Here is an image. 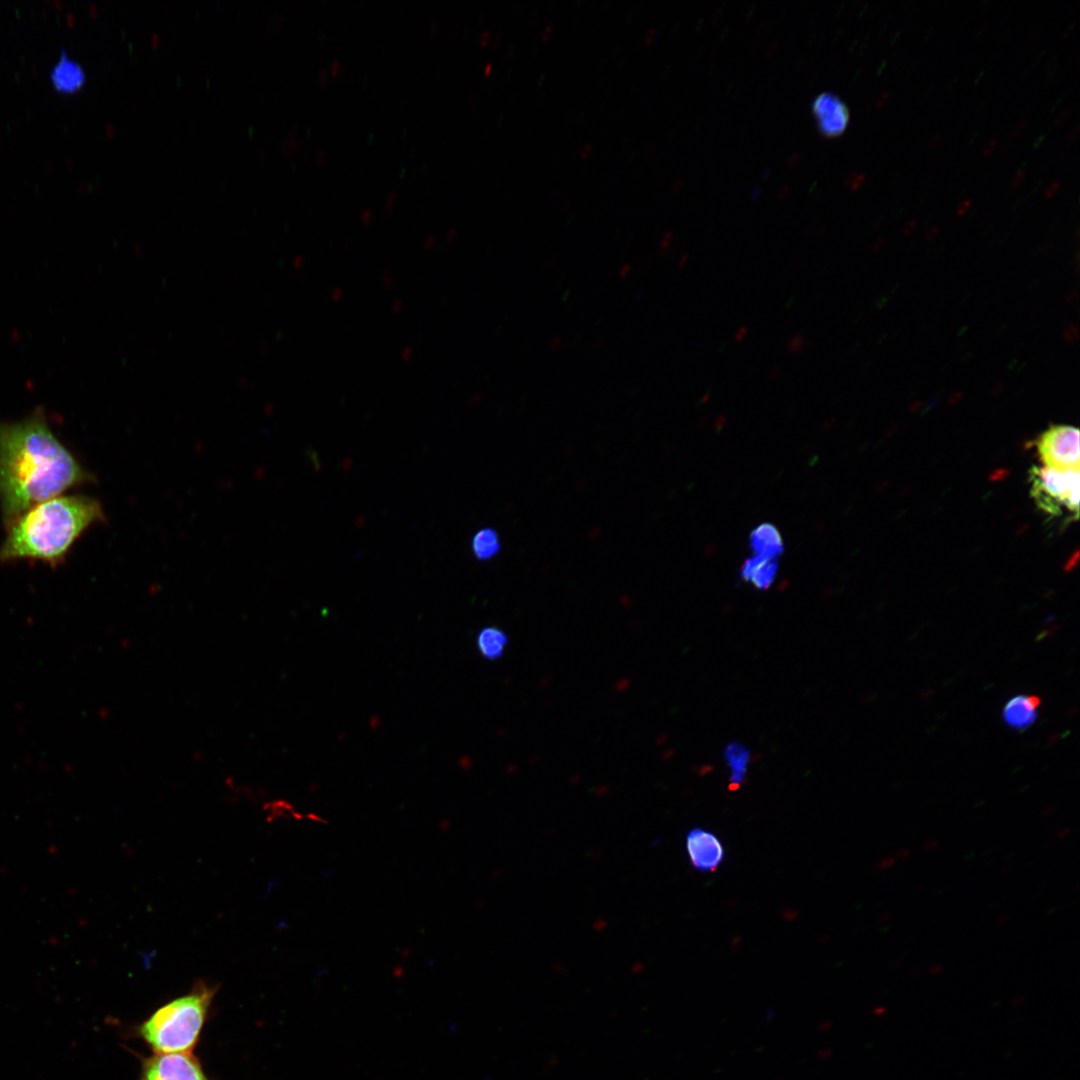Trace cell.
Wrapping results in <instances>:
<instances>
[{
    "label": "cell",
    "mask_w": 1080,
    "mask_h": 1080,
    "mask_svg": "<svg viewBox=\"0 0 1080 1080\" xmlns=\"http://www.w3.org/2000/svg\"><path fill=\"white\" fill-rule=\"evenodd\" d=\"M777 559H769L753 555L744 560L740 577L746 584H750L757 590H767L774 583L778 572Z\"/></svg>",
    "instance_id": "obj_10"
},
{
    "label": "cell",
    "mask_w": 1080,
    "mask_h": 1080,
    "mask_svg": "<svg viewBox=\"0 0 1080 1080\" xmlns=\"http://www.w3.org/2000/svg\"><path fill=\"white\" fill-rule=\"evenodd\" d=\"M501 550L497 531L491 527L479 529L471 539V551L479 561L493 559Z\"/></svg>",
    "instance_id": "obj_15"
},
{
    "label": "cell",
    "mask_w": 1080,
    "mask_h": 1080,
    "mask_svg": "<svg viewBox=\"0 0 1080 1080\" xmlns=\"http://www.w3.org/2000/svg\"><path fill=\"white\" fill-rule=\"evenodd\" d=\"M361 218H362V220H363L364 222H369V221H370V219L372 218V213H371V211H370V210H365V211H364V212L362 213V217H361Z\"/></svg>",
    "instance_id": "obj_19"
},
{
    "label": "cell",
    "mask_w": 1080,
    "mask_h": 1080,
    "mask_svg": "<svg viewBox=\"0 0 1080 1080\" xmlns=\"http://www.w3.org/2000/svg\"><path fill=\"white\" fill-rule=\"evenodd\" d=\"M723 758L728 768L730 785L736 789L746 780L751 762V751L746 745L734 741L725 746Z\"/></svg>",
    "instance_id": "obj_13"
},
{
    "label": "cell",
    "mask_w": 1080,
    "mask_h": 1080,
    "mask_svg": "<svg viewBox=\"0 0 1080 1080\" xmlns=\"http://www.w3.org/2000/svg\"><path fill=\"white\" fill-rule=\"evenodd\" d=\"M811 111L820 134L826 138L840 136L849 123V109L845 102L832 92H822L814 97Z\"/></svg>",
    "instance_id": "obj_8"
},
{
    "label": "cell",
    "mask_w": 1080,
    "mask_h": 1080,
    "mask_svg": "<svg viewBox=\"0 0 1080 1080\" xmlns=\"http://www.w3.org/2000/svg\"><path fill=\"white\" fill-rule=\"evenodd\" d=\"M808 342L802 336H794L790 339L787 349L791 353H799L806 350Z\"/></svg>",
    "instance_id": "obj_16"
},
{
    "label": "cell",
    "mask_w": 1080,
    "mask_h": 1080,
    "mask_svg": "<svg viewBox=\"0 0 1080 1080\" xmlns=\"http://www.w3.org/2000/svg\"><path fill=\"white\" fill-rule=\"evenodd\" d=\"M324 157H325V154H324V152L320 151V152H318V153H317V159H318V160H323V159H324Z\"/></svg>",
    "instance_id": "obj_22"
},
{
    "label": "cell",
    "mask_w": 1080,
    "mask_h": 1080,
    "mask_svg": "<svg viewBox=\"0 0 1080 1080\" xmlns=\"http://www.w3.org/2000/svg\"><path fill=\"white\" fill-rule=\"evenodd\" d=\"M486 72L490 70V64L486 66Z\"/></svg>",
    "instance_id": "obj_24"
},
{
    "label": "cell",
    "mask_w": 1080,
    "mask_h": 1080,
    "mask_svg": "<svg viewBox=\"0 0 1080 1080\" xmlns=\"http://www.w3.org/2000/svg\"><path fill=\"white\" fill-rule=\"evenodd\" d=\"M396 199V190H393L387 196L386 209L391 210Z\"/></svg>",
    "instance_id": "obj_17"
},
{
    "label": "cell",
    "mask_w": 1080,
    "mask_h": 1080,
    "mask_svg": "<svg viewBox=\"0 0 1080 1080\" xmlns=\"http://www.w3.org/2000/svg\"><path fill=\"white\" fill-rule=\"evenodd\" d=\"M105 520L101 503L85 495H59L40 502L6 526L0 562L39 561L56 567L92 525Z\"/></svg>",
    "instance_id": "obj_2"
},
{
    "label": "cell",
    "mask_w": 1080,
    "mask_h": 1080,
    "mask_svg": "<svg viewBox=\"0 0 1080 1080\" xmlns=\"http://www.w3.org/2000/svg\"><path fill=\"white\" fill-rule=\"evenodd\" d=\"M330 71H331V72H332L333 74H338V73H340V64H339V62H338V61H334V62L332 63V65H331V67H330Z\"/></svg>",
    "instance_id": "obj_18"
},
{
    "label": "cell",
    "mask_w": 1080,
    "mask_h": 1080,
    "mask_svg": "<svg viewBox=\"0 0 1080 1080\" xmlns=\"http://www.w3.org/2000/svg\"><path fill=\"white\" fill-rule=\"evenodd\" d=\"M215 994L197 984L191 992L157 1008L136 1031L155 1053H192L196 1047Z\"/></svg>",
    "instance_id": "obj_3"
},
{
    "label": "cell",
    "mask_w": 1080,
    "mask_h": 1080,
    "mask_svg": "<svg viewBox=\"0 0 1080 1080\" xmlns=\"http://www.w3.org/2000/svg\"><path fill=\"white\" fill-rule=\"evenodd\" d=\"M509 638L501 628L490 625L481 628L476 635V647L481 657L488 661L501 658L508 646Z\"/></svg>",
    "instance_id": "obj_14"
},
{
    "label": "cell",
    "mask_w": 1080,
    "mask_h": 1080,
    "mask_svg": "<svg viewBox=\"0 0 1080 1080\" xmlns=\"http://www.w3.org/2000/svg\"><path fill=\"white\" fill-rule=\"evenodd\" d=\"M745 331H746V328H741V329L739 330V332H738V333H736V338H737L738 340H740V339H741V338H742V337H743V336L745 335Z\"/></svg>",
    "instance_id": "obj_21"
},
{
    "label": "cell",
    "mask_w": 1080,
    "mask_h": 1080,
    "mask_svg": "<svg viewBox=\"0 0 1080 1080\" xmlns=\"http://www.w3.org/2000/svg\"><path fill=\"white\" fill-rule=\"evenodd\" d=\"M140 1080H210L192 1053H155L142 1061Z\"/></svg>",
    "instance_id": "obj_6"
},
{
    "label": "cell",
    "mask_w": 1080,
    "mask_h": 1080,
    "mask_svg": "<svg viewBox=\"0 0 1080 1080\" xmlns=\"http://www.w3.org/2000/svg\"><path fill=\"white\" fill-rule=\"evenodd\" d=\"M749 544L754 555L769 559H778L785 550L780 531L768 522L759 524L751 531Z\"/></svg>",
    "instance_id": "obj_12"
},
{
    "label": "cell",
    "mask_w": 1080,
    "mask_h": 1080,
    "mask_svg": "<svg viewBox=\"0 0 1080 1080\" xmlns=\"http://www.w3.org/2000/svg\"><path fill=\"white\" fill-rule=\"evenodd\" d=\"M685 849L689 863L699 872H714L725 858V849L719 837L702 827H694L687 832Z\"/></svg>",
    "instance_id": "obj_7"
},
{
    "label": "cell",
    "mask_w": 1080,
    "mask_h": 1080,
    "mask_svg": "<svg viewBox=\"0 0 1080 1080\" xmlns=\"http://www.w3.org/2000/svg\"><path fill=\"white\" fill-rule=\"evenodd\" d=\"M94 476L62 443L42 407L17 421L0 420V510L8 526L32 506Z\"/></svg>",
    "instance_id": "obj_1"
},
{
    "label": "cell",
    "mask_w": 1080,
    "mask_h": 1080,
    "mask_svg": "<svg viewBox=\"0 0 1080 1080\" xmlns=\"http://www.w3.org/2000/svg\"><path fill=\"white\" fill-rule=\"evenodd\" d=\"M327 78H328L327 72L325 70H321L320 73H319V80L321 82H324V81L327 80Z\"/></svg>",
    "instance_id": "obj_20"
},
{
    "label": "cell",
    "mask_w": 1080,
    "mask_h": 1080,
    "mask_svg": "<svg viewBox=\"0 0 1080 1080\" xmlns=\"http://www.w3.org/2000/svg\"><path fill=\"white\" fill-rule=\"evenodd\" d=\"M488 35H489V33H488L487 31H485V32H484V33H483V34H482V35L480 36V40L484 41V40H485V39L487 38V36H488Z\"/></svg>",
    "instance_id": "obj_23"
},
{
    "label": "cell",
    "mask_w": 1080,
    "mask_h": 1080,
    "mask_svg": "<svg viewBox=\"0 0 1080 1080\" xmlns=\"http://www.w3.org/2000/svg\"><path fill=\"white\" fill-rule=\"evenodd\" d=\"M50 79L57 92L71 94L84 85L86 76L81 65L71 60L62 50L60 59L51 70Z\"/></svg>",
    "instance_id": "obj_11"
},
{
    "label": "cell",
    "mask_w": 1080,
    "mask_h": 1080,
    "mask_svg": "<svg viewBox=\"0 0 1080 1080\" xmlns=\"http://www.w3.org/2000/svg\"><path fill=\"white\" fill-rule=\"evenodd\" d=\"M1042 464L1055 470H1079V430L1071 425H1052L1037 439Z\"/></svg>",
    "instance_id": "obj_5"
},
{
    "label": "cell",
    "mask_w": 1080,
    "mask_h": 1080,
    "mask_svg": "<svg viewBox=\"0 0 1080 1080\" xmlns=\"http://www.w3.org/2000/svg\"><path fill=\"white\" fill-rule=\"evenodd\" d=\"M1079 481V470L1033 466L1028 472L1030 495L1037 508L1062 522L1079 517Z\"/></svg>",
    "instance_id": "obj_4"
},
{
    "label": "cell",
    "mask_w": 1080,
    "mask_h": 1080,
    "mask_svg": "<svg viewBox=\"0 0 1080 1080\" xmlns=\"http://www.w3.org/2000/svg\"><path fill=\"white\" fill-rule=\"evenodd\" d=\"M1041 699L1035 695H1017L1004 706L1002 718L1006 725L1016 730L1032 726L1038 718Z\"/></svg>",
    "instance_id": "obj_9"
}]
</instances>
